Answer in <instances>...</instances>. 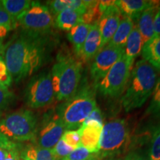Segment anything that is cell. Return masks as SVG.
<instances>
[{"label": "cell", "instance_id": "1", "mask_svg": "<svg viewBox=\"0 0 160 160\" xmlns=\"http://www.w3.org/2000/svg\"><path fill=\"white\" fill-rule=\"evenodd\" d=\"M48 53V34L23 31L5 45L3 59L16 83L31 77L44 65Z\"/></svg>", "mask_w": 160, "mask_h": 160}, {"label": "cell", "instance_id": "2", "mask_svg": "<svg viewBox=\"0 0 160 160\" xmlns=\"http://www.w3.org/2000/svg\"><path fill=\"white\" fill-rule=\"evenodd\" d=\"M158 71L142 59L132 68L128 83L122 97V105L126 112L139 108L154 93L159 82Z\"/></svg>", "mask_w": 160, "mask_h": 160}, {"label": "cell", "instance_id": "3", "mask_svg": "<svg viewBox=\"0 0 160 160\" xmlns=\"http://www.w3.org/2000/svg\"><path fill=\"white\" fill-rule=\"evenodd\" d=\"M82 66L68 53H59L51 71L55 98L64 102L77 93L82 79Z\"/></svg>", "mask_w": 160, "mask_h": 160}, {"label": "cell", "instance_id": "4", "mask_svg": "<svg viewBox=\"0 0 160 160\" xmlns=\"http://www.w3.org/2000/svg\"><path fill=\"white\" fill-rule=\"evenodd\" d=\"M97 107L94 91L88 84L83 82L77 93L64 101L57 108L56 113L67 131H75L82 125Z\"/></svg>", "mask_w": 160, "mask_h": 160}, {"label": "cell", "instance_id": "5", "mask_svg": "<svg viewBox=\"0 0 160 160\" xmlns=\"http://www.w3.org/2000/svg\"><path fill=\"white\" fill-rule=\"evenodd\" d=\"M131 143V134L127 122L115 119L103 125L98 154L100 159L114 158L125 153Z\"/></svg>", "mask_w": 160, "mask_h": 160}, {"label": "cell", "instance_id": "6", "mask_svg": "<svg viewBox=\"0 0 160 160\" xmlns=\"http://www.w3.org/2000/svg\"><path fill=\"white\" fill-rule=\"evenodd\" d=\"M37 119L33 111L19 110L0 118V133L12 142L35 141Z\"/></svg>", "mask_w": 160, "mask_h": 160}, {"label": "cell", "instance_id": "7", "mask_svg": "<svg viewBox=\"0 0 160 160\" xmlns=\"http://www.w3.org/2000/svg\"><path fill=\"white\" fill-rule=\"evenodd\" d=\"M55 95L51 71H43L31 77L24 91V99L33 109L48 106L54 101Z\"/></svg>", "mask_w": 160, "mask_h": 160}, {"label": "cell", "instance_id": "8", "mask_svg": "<svg viewBox=\"0 0 160 160\" xmlns=\"http://www.w3.org/2000/svg\"><path fill=\"white\" fill-rule=\"evenodd\" d=\"M131 65L128 62L125 54L110 69L107 74L96 85V88L105 97H117L125 92L128 83Z\"/></svg>", "mask_w": 160, "mask_h": 160}, {"label": "cell", "instance_id": "9", "mask_svg": "<svg viewBox=\"0 0 160 160\" xmlns=\"http://www.w3.org/2000/svg\"><path fill=\"white\" fill-rule=\"evenodd\" d=\"M24 31L48 34L54 25L53 15L47 5L33 2L28 9L17 19Z\"/></svg>", "mask_w": 160, "mask_h": 160}, {"label": "cell", "instance_id": "10", "mask_svg": "<svg viewBox=\"0 0 160 160\" xmlns=\"http://www.w3.org/2000/svg\"><path fill=\"white\" fill-rule=\"evenodd\" d=\"M125 54V49L108 44L98 52L93 58L91 68V77L95 86L107 74L110 69Z\"/></svg>", "mask_w": 160, "mask_h": 160}, {"label": "cell", "instance_id": "11", "mask_svg": "<svg viewBox=\"0 0 160 160\" xmlns=\"http://www.w3.org/2000/svg\"><path fill=\"white\" fill-rule=\"evenodd\" d=\"M65 131V125L57 113L47 117L36 138L38 146L43 148L53 149Z\"/></svg>", "mask_w": 160, "mask_h": 160}, {"label": "cell", "instance_id": "12", "mask_svg": "<svg viewBox=\"0 0 160 160\" xmlns=\"http://www.w3.org/2000/svg\"><path fill=\"white\" fill-rule=\"evenodd\" d=\"M122 13L114 5L106 8L98 20L101 36V50L110 42L121 20Z\"/></svg>", "mask_w": 160, "mask_h": 160}, {"label": "cell", "instance_id": "13", "mask_svg": "<svg viewBox=\"0 0 160 160\" xmlns=\"http://www.w3.org/2000/svg\"><path fill=\"white\" fill-rule=\"evenodd\" d=\"M103 125L96 122H87L77 130L80 134V146L89 151L97 153Z\"/></svg>", "mask_w": 160, "mask_h": 160}, {"label": "cell", "instance_id": "14", "mask_svg": "<svg viewBox=\"0 0 160 160\" xmlns=\"http://www.w3.org/2000/svg\"><path fill=\"white\" fill-rule=\"evenodd\" d=\"M115 5L122 14L135 20L146 9L159 6L160 2L149 0H117L115 1Z\"/></svg>", "mask_w": 160, "mask_h": 160}, {"label": "cell", "instance_id": "15", "mask_svg": "<svg viewBox=\"0 0 160 160\" xmlns=\"http://www.w3.org/2000/svg\"><path fill=\"white\" fill-rule=\"evenodd\" d=\"M159 7V6H154L146 9L137 19V28L142 37L144 45L154 36L153 24H154L155 16L157 14Z\"/></svg>", "mask_w": 160, "mask_h": 160}, {"label": "cell", "instance_id": "16", "mask_svg": "<svg viewBox=\"0 0 160 160\" xmlns=\"http://www.w3.org/2000/svg\"><path fill=\"white\" fill-rule=\"evenodd\" d=\"M101 48V36L98 22L91 25V29L84 44L82 57L85 61L93 59Z\"/></svg>", "mask_w": 160, "mask_h": 160}, {"label": "cell", "instance_id": "17", "mask_svg": "<svg viewBox=\"0 0 160 160\" xmlns=\"http://www.w3.org/2000/svg\"><path fill=\"white\" fill-rule=\"evenodd\" d=\"M97 1H86V0H53L47 2V6L51 14L57 16L60 12L67 9L79 10L87 11L90 8L94 5Z\"/></svg>", "mask_w": 160, "mask_h": 160}, {"label": "cell", "instance_id": "18", "mask_svg": "<svg viewBox=\"0 0 160 160\" xmlns=\"http://www.w3.org/2000/svg\"><path fill=\"white\" fill-rule=\"evenodd\" d=\"M143 45L142 37L137 26L134 25L131 33H130L125 47V56L130 65L132 67L137 57L142 53Z\"/></svg>", "mask_w": 160, "mask_h": 160}, {"label": "cell", "instance_id": "19", "mask_svg": "<svg viewBox=\"0 0 160 160\" xmlns=\"http://www.w3.org/2000/svg\"><path fill=\"white\" fill-rule=\"evenodd\" d=\"M85 12L73 9L65 10L56 17L55 25L58 28L69 31L75 26L82 22V17Z\"/></svg>", "mask_w": 160, "mask_h": 160}, {"label": "cell", "instance_id": "20", "mask_svg": "<svg viewBox=\"0 0 160 160\" xmlns=\"http://www.w3.org/2000/svg\"><path fill=\"white\" fill-rule=\"evenodd\" d=\"M133 27H134L133 20L128 17L124 16L122 19L120 20L119 25L108 45L125 49L127 40Z\"/></svg>", "mask_w": 160, "mask_h": 160}, {"label": "cell", "instance_id": "21", "mask_svg": "<svg viewBox=\"0 0 160 160\" xmlns=\"http://www.w3.org/2000/svg\"><path fill=\"white\" fill-rule=\"evenodd\" d=\"M91 27V25L80 23L70 30L68 33V40L73 45L75 53L78 57H82L84 44H85Z\"/></svg>", "mask_w": 160, "mask_h": 160}, {"label": "cell", "instance_id": "22", "mask_svg": "<svg viewBox=\"0 0 160 160\" xmlns=\"http://www.w3.org/2000/svg\"><path fill=\"white\" fill-rule=\"evenodd\" d=\"M142 57L160 72V36L153 37L143 45Z\"/></svg>", "mask_w": 160, "mask_h": 160}, {"label": "cell", "instance_id": "23", "mask_svg": "<svg viewBox=\"0 0 160 160\" xmlns=\"http://www.w3.org/2000/svg\"><path fill=\"white\" fill-rule=\"evenodd\" d=\"M20 157L23 160H59L53 149H47L38 145H28L19 150Z\"/></svg>", "mask_w": 160, "mask_h": 160}, {"label": "cell", "instance_id": "24", "mask_svg": "<svg viewBox=\"0 0 160 160\" xmlns=\"http://www.w3.org/2000/svg\"><path fill=\"white\" fill-rule=\"evenodd\" d=\"M3 8L12 17L17 19L31 7L33 1L30 0H3L1 1Z\"/></svg>", "mask_w": 160, "mask_h": 160}, {"label": "cell", "instance_id": "25", "mask_svg": "<svg viewBox=\"0 0 160 160\" xmlns=\"http://www.w3.org/2000/svg\"><path fill=\"white\" fill-rule=\"evenodd\" d=\"M62 160H101L98 153L89 151L82 146L73 150L68 156Z\"/></svg>", "mask_w": 160, "mask_h": 160}, {"label": "cell", "instance_id": "26", "mask_svg": "<svg viewBox=\"0 0 160 160\" xmlns=\"http://www.w3.org/2000/svg\"><path fill=\"white\" fill-rule=\"evenodd\" d=\"M149 160H160V125L153 132L148 151Z\"/></svg>", "mask_w": 160, "mask_h": 160}, {"label": "cell", "instance_id": "27", "mask_svg": "<svg viewBox=\"0 0 160 160\" xmlns=\"http://www.w3.org/2000/svg\"><path fill=\"white\" fill-rule=\"evenodd\" d=\"M146 113L149 116L160 119V79L154 93H153L151 103L146 110Z\"/></svg>", "mask_w": 160, "mask_h": 160}, {"label": "cell", "instance_id": "28", "mask_svg": "<svg viewBox=\"0 0 160 160\" xmlns=\"http://www.w3.org/2000/svg\"><path fill=\"white\" fill-rule=\"evenodd\" d=\"M62 139L65 142L73 148V149L77 148L80 146V134L77 130L75 131H66L62 137Z\"/></svg>", "mask_w": 160, "mask_h": 160}, {"label": "cell", "instance_id": "29", "mask_svg": "<svg viewBox=\"0 0 160 160\" xmlns=\"http://www.w3.org/2000/svg\"><path fill=\"white\" fill-rule=\"evenodd\" d=\"M73 148L70 147L69 145H68L62 139H60L59 142L57 143V145L54 146V148H53V153H55V155L57 156L58 159H64L67 156H68L72 151H73Z\"/></svg>", "mask_w": 160, "mask_h": 160}, {"label": "cell", "instance_id": "30", "mask_svg": "<svg viewBox=\"0 0 160 160\" xmlns=\"http://www.w3.org/2000/svg\"><path fill=\"white\" fill-rule=\"evenodd\" d=\"M17 23V21L5 11L0 1V26L13 29L16 27Z\"/></svg>", "mask_w": 160, "mask_h": 160}, {"label": "cell", "instance_id": "31", "mask_svg": "<svg viewBox=\"0 0 160 160\" xmlns=\"http://www.w3.org/2000/svg\"><path fill=\"white\" fill-rule=\"evenodd\" d=\"M12 82V78L8 71L3 57H0V83L8 88Z\"/></svg>", "mask_w": 160, "mask_h": 160}, {"label": "cell", "instance_id": "32", "mask_svg": "<svg viewBox=\"0 0 160 160\" xmlns=\"http://www.w3.org/2000/svg\"><path fill=\"white\" fill-rule=\"evenodd\" d=\"M13 99V94L8 89L0 88V112L5 109Z\"/></svg>", "mask_w": 160, "mask_h": 160}, {"label": "cell", "instance_id": "33", "mask_svg": "<svg viewBox=\"0 0 160 160\" xmlns=\"http://www.w3.org/2000/svg\"><path fill=\"white\" fill-rule=\"evenodd\" d=\"M96 122L101 125H104L103 123V117L102 112L100 111L99 108L97 107L96 108L91 112V113L88 116V117L86 119V120L84 122Z\"/></svg>", "mask_w": 160, "mask_h": 160}, {"label": "cell", "instance_id": "34", "mask_svg": "<svg viewBox=\"0 0 160 160\" xmlns=\"http://www.w3.org/2000/svg\"><path fill=\"white\" fill-rule=\"evenodd\" d=\"M19 145V144L16 143L15 142L11 141L5 137H4L2 133H0V148L7 150L8 151L11 149L16 148Z\"/></svg>", "mask_w": 160, "mask_h": 160}, {"label": "cell", "instance_id": "35", "mask_svg": "<svg viewBox=\"0 0 160 160\" xmlns=\"http://www.w3.org/2000/svg\"><path fill=\"white\" fill-rule=\"evenodd\" d=\"M125 160H149V158L142 152L131 151L126 155Z\"/></svg>", "mask_w": 160, "mask_h": 160}, {"label": "cell", "instance_id": "36", "mask_svg": "<svg viewBox=\"0 0 160 160\" xmlns=\"http://www.w3.org/2000/svg\"><path fill=\"white\" fill-rule=\"evenodd\" d=\"M21 148V146L19 145L16 148L11 149L8 151V154L5 160H23L20 157L19 150Z\"/></svg>", "mask_w": 160, "mask_h": 160}, {"label": "cell", "instance_id": "37", "mask_svg": "<svg viewBox=\"0 0 160 160\" xmlns=\"http://www.w3.org/2000/svg\"><path fill=\"white\" fill-rule=\"evenodd\" d=\"M153 37H159L160 36V7L157 10V14L155 16L154 24H153Z\"/></svg>", "mask_w": 160, "mask_h": 160}, {"label": "cell", "instance_id": "38", "mask_svg": "<svg viewBox=\"0 0 160 160\" xmlns=\"http://www.w3.org/2000/svg\"><path fill=\"white\" fill-rule=\"evenodd\" d=\"M11 28L8 27H2L0 26V41H3L4 38L7 37L9 32L11 31Z\"/></svg>", "mask_w": 160, "mask_h": 160}, {"label": "cell", "instance_id": "39", "mask_svg": "<svg viewBox=\"0 0 160 160\" xmlns=\"http://www.w3.org/2000/svg\"><path fill=\"white\" fill-rule=\"evenodd\" d=\"M8 154V151L7 150L0 148V160H5Z\"/></svg>", "mask_w": 160, "mask_h": 160}, {"label": "cell", "instance_id": "40", "mask_svg": "<svg viewBox=\"0 0 160 160\" xmlns=\"http://www.w3.org/2000/svg\"><path fill=\"white\" fill-rule=\"evenodd\" d=\"M5 48V45L3 44V41H0V56H2V57H3Z\"/></svg>", "mask_w": 160, "mask_h": 160}, {"label": "cell", "instance_id": "41", "mask_svg": "<svg viewBox=\"0 0 160 160\" xmlns=\"http://www.w3.org/2000/svg\"><path fill=\"white\" fill-rule=\"evenodd\" d=\"M105 160H122V159H120V158H111V159H107Z\"/></svg>", "mask_w": 160, "mask_h": 160}, {"label": "cell", "instance_id": "42", "mask_svg": "<svg viewBox=\"0 0 160 160\" xmlns=\"http://www.w3.org/2000/svg\"><path fill=\"white\" fill-rule=\"evenodd\" d=\"M0 88H2V89H8V88L5 87V86H4L3 85H2V84L0 83Z\"/></svg>", "mask_w": 160, "mask_h": 160}, {"label": "cell", "instance_id": "43", "mask_svg": "<svg viewBox=\"0 0 160 160\" xmlns=\"http://www.w3.org/2000/svg\"><path fill=\"white\" fill-rule=\"evenodd\" d=\"M0 57H2V56H0Z\"/></svg>", "mask_w": 160, "mask_h": 160}]
</instances>
